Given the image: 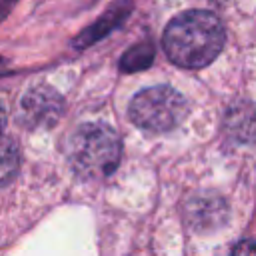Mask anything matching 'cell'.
I'll return each instance as SVG.
<instances>
[{
    "label": "cell",
    "instance_id": "1",
    "mask_svg": "<svg viewBox=\"0 0 256 256\" xmlns=\"http://www.w3.org/2000/svg\"><path fill=\"white\" fill-rule=\"evenodd\" d=\"M224 40V26L216 14L206 10H190L176 16L166 26L162 44L174 64L196 70L216 60Z\"/></svg>",
    "mask_w": 256,
    "mask_h": 256
},
{
    "label": "cell",
    "instance_id": "2",
    "mask_svg": "<svg viewBox=\"0 0 256 256\" xmlns=\"http://www.w3.org/2000/svg\"><path fill=\"white\" fill-rule=\"evenodd\" d=\"M120 136L104 124L80 126L68 142V160L82 178H104L112 174L120 162Z\"/></svg>",
    "mask_w": 256,
    "mask_h": 256
},
{
    "label": "cell",
    "instance_id": "3",
    "mask_svg": "<svg viewBox=\"0 0 256 256\" xmlns=\"http://www.w3.org/2000/svg\"><path fill=\"white\" fill-rule=\"evenodd\" d=\"M128 112L138 128L148 132H168L184 122L188 106L178 90L170 86H152L132 98Z\"/></svg>",
    "mask_w": 256,
    "mask_h": 256
},
{
    "label": "cell",
    "instance_id": "4",
    "mask_svg": "<svg viewBox=\"0 0 256 256\" xmlns=\"http://www.w3.org/2000/svg\"><path fill=\"white\" fill-rule=\"evenodd\" d=\"M62 96L50 86H34L24 94L18 118L28 128H50L62 118Z\"/></svg>",
    "mask_w": 256,
    "mask_h": 256
},
{
    "label": "cell",
    "instance_id": "5",
    "mask_svg": "<svg viewBox=\"0 0 256 256\" xmlns=\"http://www.w3.org/2000/svg\"><path fill=\"white\" fill-rule=\"evenodd\" d=\"M186 220L196 230H214L228 218V206L218 194H196L188 200Z\"/></svg>",
    "mask_w": 256,
    "mask_h": 256
},
{
    "label": "cell",
    "instance_id": "6",
    "mask_svg": "<svg viewBox=\"0 0 256 256\" xmlns=\"http://www.w3.org/2000/svg\"><path fill=\"white\" fill-rule=\"evenodd\" d=\"M130 8H132V4L128 2V0H120V2H116L106 14H102V18L94 24V26H90V28H86L82 34H80V38L74 42L78 48H84V46H88V44H94L96 40H100L102 36H106V34H110L128 14H130Z\"/></svg>",
    "mask_w": 256,
    "mask_h": 256
},
{
    "label": "cell",
    "instance_id": "7",
    "mask_svg": "<svg viewBox=\"0 0 256 256\" xmlns=\"http://www.w3.org/2000/svg\"><path fill=\"white\" fill-rule=\"evenodd\" d=\"M228 130L234 138L242 142H254L256 140V110L248 104H244L242 108L230 110Z\"/></svg>",
    "mask_w": 256,
    "mask_h": 256
},
{
    "label": "cell",
    "instance_id": "8",
    "mask_svg": "<svg viewBox=\"0 0 256 256\" xmlns=\"http://www.w3.org/2000/svg\"><path fill=\"white\" fill-rule=\"evenodd\" d=\"M20 168V152H18V144L0 134V184L10 182L16 172Z\"/></svg>",
    "mask_w": 256,
    "mask_h": 256
},
{
    "label": "cell",
    "instance_id": "9",
    "mask_svg": "<svg viewBox=\"0 0 256 256\" xmlns=\"http://www.w3.org/2000/svg\"><path fill=\"white\" fill-rule=\"evenodd\" d=\"M154 58V48L150 44H140V46H132L124 58H122V70L126 72H134V70H142L146 68Z\"/></svg>",
    "mask_w": 256,
    "mask_h": 256
},
{
    "label": "cell",
    "instance_id": "10",
    "mask_svg": "<svg viewBox=\"0 0 256 256\" xmlns=\"http://www.w3.org/2000/svg\"><path fill=\"white\" fill-rule=\"evenodd\" d=\"M232 256H256V240H242L234 248Z\"/></svg>",
    "mask_w": 256,
    "mask_h": 256
},
{
    "label": "cell",
    "instance_id": "11",
    "mask_svg": "<svg viewBox=\"0 0 256 256\" xmlns=\"http://www.w3.org/2000/svg\"><path fill=\"white\" fill-rule=\"evenodd\" d=\"M14 4H16V0H0V22L8 16V12L12 10Z\"/></svg>",
    "mask_w": 256,
    "mask_h": 256
},
{
    "label": "cell",
    "instance_id": "12",
    "mask_svg": "<svg viewBox=\"0 0 256 256\" xmlns=\"http://www.w3.org/2000/svg\"><path fill=\"white\" fill-rule=\"evenodd\" d=\"M6 124V112H4V106L0 104V134H2V128Z\"/></svg>",
    "mask_w": 256,
    "mask_h": 256
},
{
    "label": "cell",
    "instance_id": "13",
    "mask_svg": "<svg viewBox=\"0 0 256 256\" xmlns=\"http://www.w3.org/2000/svg\"><path fill=\"white\" fill-rule=\"evenodd\" d=\"M4 70H6V66H4V62H2V60H0V74H2V72H4Z\"/></svg>",
    "mask_w": 256,
    "mask_h": 256
}]
</instances>
